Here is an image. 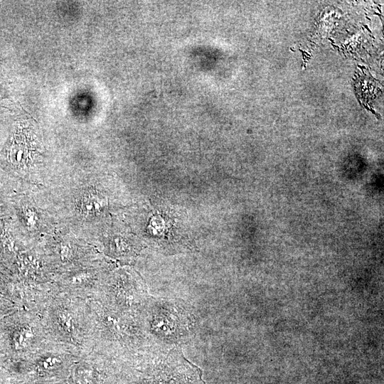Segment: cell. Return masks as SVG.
Wrapping results in <instances>:
<instances>
[{
    "label": "cell",
    "mask_w": 384,
    "mask_h": 384,
    "mask_svg": "<svg viewBox=\"0 0 384 384\" xmlns=\"http://www.w3.org/2000/svg\"><path fill=\"white\" fill-rule=\"evenodd\" d=\"M2 333L3 343L8 350L19 352L27 348L33 339L34 334L29 326L9 321Z\"/></svg>",
    "instance_id": "cell-1"
},
{
    "label": "cell",
    "mask_w": 384,
    "mask_h": 384,
    "mask_svg": "<svg viewBox=\"0 0 384 384\" xmlns=\"http://www.w3.org/2000/svg\"><path fill=\"white\" fill-rule=\"evenodd\" d=\"M105 205V201L100 196L88 194L85 196L82 208L87 214L98 212Z\"/></svg>",
    "instance_id": "cell-2"
},
{
    "label": "cell",
    "mask_w": 384,
    "mask_h": 384,
    "mask_svg": "<svg viewBox=\"0 0 384 384\" xmlns=\"http://www.w3.org/2000/svg\"><path fill=\"white\" fill-rule=\"evenodd\" d=\"M58 317L60 324L67 332L72 333L74 331V319L69 312L65 311H60Z\"/></svg>",
    "instance_id": "cell-3"
},
{
    "label": "cell",
    "mask_w": 384,
    "mask_h": 384,
    "mask_svg": "<svg viewBox=\"0 0 384 384\" xmlns=\"http://www.w3.org/2000/svg\"><path fill=\"white\" fill-rule=\"evenodd\" d=\"M58 361V360L55 357L50 356L47 357L42 363L45 368H48L53 366Z\"/></svg>",
    "instance_id": "cell-4"
},
{
    "label": "cell",
    "mask_w": 384,
    "mask_h": 384,
    "mask_svg": "<svg viewBox=\"0 0 384 384\" xmlns=\"http://www.w3.org/2000/svg\"><path fill=\"white\" fill-rule=\"evenodd\" d=\"M5 311V306L3 304V303L0 301V315L1 312H4Z\"/></svg>",
    "instance_id": "cell-5"
}]
</instances>
